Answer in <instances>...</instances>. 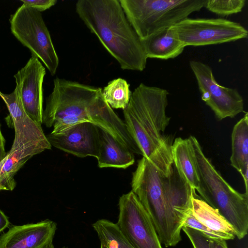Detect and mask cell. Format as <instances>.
<instances>
[{
  "label": "cell",
  "instance_id": "cell-12",
  "mask_svg": "<svg viewBox=\"0 0 248 248\" xmlns=\"http://www.w3.org/2000/svg\"><path fill=\"white\" fill-rule=\"evenodd\" d=\"M46 69L39 59L31 54L25 65L14 75L22 106L29 117L38 124H43V83Z\"/></svg>",
  "mask_w": 248,
  "mask_h": 248
},
{
  "label": "cell",
  "instance_id": "cell-13",
  "mask_svg": "<svg viewBox=\"0 0 248 248\" xmlns=\"http://www.w3.org/2000/svg\"><path fill=\"white\" fill-rule=\"evenodd\" d=\"M46 137L51 146L78 157L98 156L99 127L92 123H81Z\"/></svg>",
  "mask_w": 248,
  "mask_h": 248
},
{
  "label": "cell",
  "instance_id": "cell-32",
  "mask_svg": "<svg viewBox=\"0 0 248 248\" xmlns=\"http://www.w3.org/2000/svg\"><path fill=\"white\" fill-rule=\"evenodd\" d=\"M100 248H108V247H107L106 246H105L104 245L101 244Z\"/></svg>",
  "mask_w": 248,
  "mask_h": 248
},
{
  "label": "cell",
  "instance_id": "cell-28",
  "mask_svg": "<svg viewBox=\"0 0 248 248\" xmlns=\"http://www.w3.org/2000/svg\"><path fill=\"white\" fill-rule=\"evenodd\" d=\"M10 224L8 217L0 209V232L7 228Z\"/></svg>",
  "mask_w": 248,
  "mask_h": 248
},
{
  "label": "cell",
  "instance_id": "cell-2",
  "mask_svg": "<svg viewBox=\"0 0 248 248\" xmlns=\"http://www.w3.org/2000/svg\"><path fill=\"white\" fill-rule=\"evenodd\" d=\"M90 122L106 130L133 153L140 155L126 126L105 100L101 88L57 77L43 113V124L57 134Z\"/></svg>",
  "mask_w": 248,
  "mask_h": 248
},
{
  "label": "cell",
  "instance_id": "cell-8",
  "mask_svg": "<svg viewBox=\"0 0 248 248\" xmlns=\"http://www.w3.org/2000/svg\"><path fill=\"white\" fill-rule=\"evenodd\" d=\"M171 28L185 46L233 42L248 35V31L240 24L220 18H186Z\"/></svg>",
  "mask_w": 248,
  "mask_h": 248
},
{
  "label": "cell",
  "instance_id": "cell-19",
  "mask_svg": "<svg viewBox=\"0 0 248 248\" xmlns=\"http://www.w3.org/2000/svg\"><path fill=\"white\" fill-rule=\"evenodd\" d=\"M191 211L194 217L210 229L235 236L232 227L218 211L202 200L196 192L192 198Z\"/></svg>",
  "mask_w": 248,
  "mask_h": 248
},
{
  "label": "cell",
  "instance_id": "cell-26",
  "mask_svg": "<svg viewBox=\"0 0 248 248\" xmlns=\"http://www.w3.org/2000/svg\"><path fill=\"white\" fill-rule=\"evenodd\" d=\"M24 4L41 12L56 4V0H21Z\"/></svg>",
  "mask_w": 248,
  "mask_h": 248
},
{
  "label": "cell",
  "instance_id": "cell-3",
  "mask_svg": "<svg viewBox=\"0 0 248 248\" xmlns=\"http://www.w3.org/2000/svg\"><path fill=\"white\" fill-rule=\"evenodd\" d=\"M76 11L123 70L143 71L147 57L119 0H79Z\"/></svg>",
  "mask_w": 248,
  "mask_h": 248
},
{
  "label": "cell",
  "instance_id": "cell-11",
  "mask_svg": "<svg viewBox=\"0 0 248 248\" xmlns=\"http://www.w3.org/2000/svg\"><path fill=\"white\" fill-rule=\"evenodd\" d=\"M189 65L197 80L202 99L213 111L217 119L233 118L244 112V100L237 89L219 84L208 65L192 60Z\"/></svg>",
  "mask_w": 248,
  "mask_h": 248
},
{
  "label": "cell",
  "instance_id": "cell-16",
  "mask_svg": "<svg viewBox=\"0 0 248 248\" xmlns=\"http://www.w3.org/2000/svg\"><path fill=\"white\" fill-rule=\"evenodd\" d=\"M140 41L147 59H174L180 55L186 47L171 27L157 31Z\"/></svg>",
  "mask_w": 248,
  "mask_h": 248
},
{
  "label": "cell",
  "instance_id": "cell-1",
  "mask_svg": "<svg viewBox=\"0 0 248 248\" xmlns=\"http://www.w3.org/2000/svg\"><path fill=\"white\" fill-rule=\"evenodd\" d=\"M171 138L148 157L139 161L132 191L145 209L159 240L165 247L182 240L181 231L192 210L196 190L179 175L173 162Z\"/></svg>",
  "mask_w": 248,
  "mask_h": 248
},
{
  "label": "cell",
  "instance_id": "cell-10",
  "mask_svg": "<svg viewBox=\"0 0 248 248\" xmlns=\"http://www.w3.org/2000/svg\"><path fill=\"white\" fill-rule=\"evenodd\" d=\"M118 205L116 224L133 248H162L149 215L132 190L120 197Z\"/></svg>",
  "mask_w": 248,
  "mask_h": 248
},
{
  "label": "cell",
  "instance_id": "cell-15",
  "mask_svg": "<svg viewBox=\"0 0 248 248\" xmlns=\"http://www.w3.org/2000/svg\"><path fill=\"white\" fill-rule=\"evenodd\" d=\"M98 166L126 169L135 162L133 153L106 130L99 127Z\"/></svg>",
  "mask_w": 248,
  "mask_h": 248
},
{
  "label": "cell",
  "instance_id": "cell-25",
  "mask_svg": "<svg viewBox=\"0 0 248 248\" xmlns=\"http://www.w3.org/2000/svg\"><path fill=\"white\" fill-rule=\"evenodd\" d=\"M182 230L187 236L193 248H211L209 237L201 232L185 226L182 227Z\"/></svg>",
  "mask_w": 248,
  "mask_h": 248
},
{
  "label": "cell",
  "instance_id": "cell-23",
  "mask_svg": "<svg viewBox=\"0 0 248 248\" xmlns=\"http://www.w3.org/2000/svg\"><path fill=\"white\" fill-rule=\"evenodd\" d=\"M245 0H206L204 7L216 14L226 16L242 11Z\"/></svg>",
  "mask_w": 248,
  "mask_h": 248
},
{
  "label": "cell",
  "instance_id": "cell-5",
  "mask_svg": "<svg viewBox=\"0 0 248 248\" xmlns=\"http://www.w3.org/2000/svg\"><path fill=\"white\" fill-rule=\"evenodd\" d=\"M192 143L199 186L200 198L219 213L233 228L235 236L243 239L248 231V193L232 188L203 153L197 139L188 138Z\"/></svg>",
  "mask_w": 248,
  "mask_h": 248
},
{
  "label": "cell",
  "instance_id": "cell-24",
  "mask_svg": "<svg viewBox=\"0 0 248 248\" xmlns=\"http://www.w3.org/2000/svg\"><path fill=\"white\" fill-rule=\"evenodd\" d=\"M183 226L190 227L198 230L210 238H221L227 240L234 239L235 237L233 235L215 232L210 229L201 223L194 217L192 211L187 216Z\"/></svg>",
  "mask_w": 248,
  "mask_h": 248
},
{
  "label": "cell",
  "instance_id": "cell-4",
  "mask_svg": "<svg viewBox=\"0 0 248 248\" xmlns=\"http://www.w3.org/2000/svg\"><path fill=\"white\" fill-rule=\"evenodd\" d=\"M168 94L164 89L140 83L123 109L124 122L143 157H149L168 137L163 134L170 119L166 113Z\"/></svg>",
  "mask_w": 248,
  "mask_h": 248
},
{
  "label": "cell",
  "instance_id": "cell-21",
  "mask_svg": "<svg viewBox=\"0 0 248 248\" xmlns=\"http://www.w3.org/2000/svg\"><path fill=\"white\" fill-rule=\"evenodd\" d=\"M130 85L122 78L109 82L102 89L105 100L113 108L124 109L128 105L131 95Z\"/></svg>",
  "mask_w": 248,
  "mask_h": 248
},
{
  "label": "cell",
  "instance_id": "cell-30",
  "mask_svg": "<svg viewBox=\"0 0 248 248\" xmlns=\"http://www.w3.org/2000/svg\"><path fill=\"white\" fill-rule=\"evenodd\" d=\"M43 248H55L53 244V241H51L49 242L48 244H47L45 247H44ZM61 248H68L66 247H62Z\"/></svg>",
  "mask_w": 248,
  "mask_h": 248
},
{
  "label": "cell",
  "instance_id": "cell-20",
  "mask_svg": "<svg viewBox=\"0 0 248 248\" xmlns=\"http://www.w3.org/2000/svg\"><path fill=\"white\" fill-rule=\"evenodd\" d=\"M92 226L101 244L108 248H134L124 238L116 223L105 219H99Z\"/></svg>",
  "mask_w": 248,
  "mask_h": 248
},
{
  "label": "cell",
  "instance_id": "cell-29",
  "mask_svg": "<svg viewBox=\"0 0 248 248\" xmlns=\"http://www.w3.org/2000/svg\"><path fill=\"white\" fill-rule=\"evenodd\" d=\"M5 140L2 134L0 124V162L6 156L7 153L5 150Z\"/></svg>",
  "mask_w": 248,
  "mask_h": 248
},
{
  "label": "cell",
  "instance_id": "cell-9",
  "mask_svg": "<svg viewBox=\"0 0 248 248\" xmlns=\"http://www.w3.org/2000/svg\"><path fill=\"white\" fill-rule=\"evenodd\" d=\"M11 117L15 129V138L9 155L19 159L31 158L51 145L41 126L31 118L25 111L16 91L5 94L0 92Z\"/></svg>",
  "mask_w": 248,
  "mask_h": 248
},
{
  "label": "cell",
  "instance_id": "cell-22",
  "mask_svg": "<svg viewBox=\"0 0 248 248\" xmlns=\"http://www.w3.org/2000/svg\"><path fill=\"white\" fill-rule=\"evenodd\" d=\"M29 158L19 159L7 153L0 171V190H13L16 186L14 176Z\"/></svg>",
  "mask_w": 248,
  "mask_h": 248
},
{
  "label": "cell",
  "instance_id": "cell-18",
  "mask_svg": "<svg viewBox=\"0 0 248 248\" xmlns=\"http://www.w3.org/2000/svg\"><path fill=\"white\" fill-rule=\"evenodd\" d=\"M231 165L241 174L248 193V113L234 126L232 134Z\"/></svg>",
  "mask_w": 248,
  "mask_h": 248
},
{
  "label": "cell",
  "instance_id": "cell-14",
  "mask_svg": "<svg viewBox=\"0 0 248 248\" xmlns=\"http://www.w3.org/2000/svg\"><path fill=\"white\" fill-rule=\"evenodd\" d=\"M57 224L48 219L11 226L0 236V248H43L53 239Z\"/></svg>",
  "mask_w": 248,
  "mask_h": 248
},
{
  "label": "cell",
  "instance_id": "cell-7",
  "mask_svg": "<svg viewBox=\"0 0 248 248\" xmlns=\"http://www.w3.org/2000/svg\"><path fill=\"white\" fill-rule=\"evenodd\" d=\"M9 21L14 36L54 76L59 65V58L41 12L23 3L11 15Z\"/></svg>",
  "mask_w": 248,
  "mask_h": 248
},
{
  "label": "cell",
  "instance_id": "cell-31",
  "mask_svg": "<svg viewBox=\"0 0 248 248\" xmlns=\"http://www.w3.org/2000/svg\"><path fill=\"white\" fill-rule=\"evenodd\" d=\"M4 160V158L0 162V171L1 168L2 167V164L3 163Z\"/></svg>",
  "mask_w": 248,
  "mask_h": 248
},
{
  "label": "cell",
  "instance_id": "cell-17",
  "mask_svg": "<svg viewBox=\"0 0 248 248\" xmlns=\"http://www.w3.org/2000/svg\"><path fill=\"white\" fill-rule=\"evenodd\" d=\"M171 151L173 164L180 176L196 190L199 186V179L189 139L176 138L172 144Z\"/></svg>",
  "mask_w": 248,
  "mask_h": 248
},
{
  "label": "cell",
  "instance_id": "cell-6",
  "mask_svg": "<svg viewBox=\"0 0 248 248\" xmlns=\"http://www.w3.org/2000/svg\"><path fill=\"white\" fill-rule=\"evenodd\" d=\"M131 26L141 39L188 18L206 0H119Z\"/></svg>",
  "mask_w": 248,
  "mask_h": 248
},
{
  "label": "cell",
  "instance_id": "cell-27",
  "mask_svg": "<svg viewBox=\"0 0 248 248\" xmlns=\"http://www.w3.org/2000/svg\"><path fill=\"white\" fill-rule=\"evenodd\" d=\"M211 248H228L226 240L221 238H209Z\"/></svg>",
  "mask_w": 248,
  "mask_h": 248
}]
</instances>
